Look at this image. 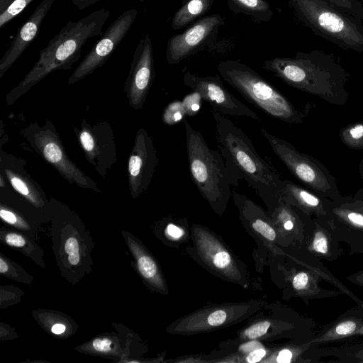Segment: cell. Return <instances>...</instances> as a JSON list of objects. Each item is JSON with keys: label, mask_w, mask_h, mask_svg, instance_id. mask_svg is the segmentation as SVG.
<instances>
[{"label": "cell", "mask_w": 363, "mask_h": 363, "mask_svg": "<svg viewBox=\"0 0 363 363\" xmlns=\"http://www.w3.org/2000/svg\"><path fill=\"white\" fill-rule=\"evenodd\" d=\"M218 147L231 178L232 186L245 181L264 201L279 204L282 181L277 170L257 152L241 128L213 110Z\"/></svg>", "instance_id": "6da1fadb"}, {"label": "cell", "mask_w": 363, "mask_h": 363, "mask_svg": "<svg viewBox=\"0 0 363 363\" xmlns=\"http://www.w3.org/2000/svg\"><path fill=\"white\" fill-rule=\"evenodd\" d=\"M264 67L285 84L323 101L343 106L349 99L347 71L336 58L324 51L296 52L294 57H277Z\"/></svg>", "instance_id": "7a4b0ae2"}, {"label": "cell", "mask_w": 363, "mask_h": 363, "mask_svg": "<svg viewBox=\"0 0 363 363\" xmlns=\"http://www.w3.org/2000/svg\"><path fill=\"white\" fill-rule=\"evenodd\" d=\"M110 15L108 9H101L79 20L69 21L40 51L38 60L23 80L7 94V104H12L52 72L70 69L81 57L85 43L102 35Z\"/></svg>", "instance_id": "3957f363"}, {"label": "cell", "mask_w": 363, "mask_h": 363, "mask_svg": "<svg viewBox=\"0 0 363 363\" xmlns=\"http://www.w3.org/2000/svg\"><path fill=\"white\" fill-rule=\"evenodd\" d=\"M219 75L247 101L269 116L287 123H302L311 111L297 108L281 92L254 69L239 60L219 62Z\"/></svg>", "instance_id": "277c9868"}, {"label": "cell", "mask_w": 363, "mask_h": 363, "mask_svg": "<svg viewBox=\"0 0 363 363\" xmlns=\"http://www.w3.org/2000/svg\"><path fill=\"white\" fill-rule=\"evenodd\" d=\"M186 145L191 179L213 206L225 205L231 195V178L220 152L211 149L203 135L184 119Z\"/></svg>", "instance_id": "5b68a950"}, {"label": "cell", "mask_w": 363, "mask_h": 363, "mask_svg": "<svg viewBox=\"0 0 363 363\" xmlns=\"http://www.w3.org/2000/svg\"><path fill=\"white\" fill-rule=\"evenodd\" d=\"M297 18L315 35L340 48L363 53V21L325 0H289Z\"/></svg>", "instance_id": "8992f818"}, {"label": "cell", "mask_w": 363, "mask_h": 363, "mask_svg": "<svg viewBox=\"0 0 363 363\" xmlns=\"http://www.w3.org/2000/svg\"><path fill=\"white\" fill-rule=\"evenodd\" d=\"M273 152L290 172L313 192L333 201H340V194L336 180L328 169L318 160L298 151L289 142L261 128Z\"/></svg>", "instance_id": "52a82bcc"}, {"label": "cell", "mask_w": 363, "mask_h": 363, "mask_svg": "<svg viewBox=\"0 0 363 363\" xmlns=\"http://www.w3.org/2000/svg\"><path fill=\"white\" fill-rule=\"evenodd\" d=\"M137 15V9L132 8L117 17L74 69L68 79V84L84 79L104 65L131 28Z\"/></svg>", "instance_id": "ba28073f"}, {"label": "cell", "mask_w": 363, "mask_h": 363, "mask_svg": "<svg viewBox=\"0 0 363 363\" xmlns=\"http://www.w3.org/2000/svg\"><path fill=\"white\" fill-rule=\"evenodd\" d=\"M225 23L220 14L201 18L184 32L169 38L166 49L169 65H177L213 42Z\"/></svg>", "instance_id": "9c48e42d"}, {"label": "cell", "mask_w": 363, "mask_h": 363, "mask_svg": "<svg viewBox=\"0 0 363 363\" xmlns=\"http://www.w3.org/2000/svg\"><path fill=\"white\" fill-rule=\"evenodd\" d=\"M183 82L213 106L214 111L223 115L259 119L255 112L225 87L218 74L201 77L186 70L183 75Z\"/></svg>", "instance_id": "30bf717a"}, {"label": "cell", "mask_w": 363, "mask_h": 363, "mask_svg": "<svg viewBox=\"0 0 363 363\" xmlns=\"http://www.w3.org/2000/svg\"><path fill=\"white\" fill-rule=\"evenodd\" d=\"M154 77L152 43L150 35L146 33L135 48L124 86L129 105L134 109L143 108Z\"/></svg>", "instance_id": "8fae6325"}, {"label": "cell", "mask_w": 363, "mask_h": 363, "mask_svg": "<svg viewBox=\"0 0 363 363\" xmlns=\"http://www.w3.org/2000/svg\"><path fill=\"white\" fill-rule=\"evenodd\" d=\"M41 155L70 183L98 191L96 184L80 170L68 157L52 128H40L29 139Z\"/></svg>", "instance_id": "7c38bea8"}, {"label": "cell", "mask_w": 363, "mask_h": 363, "mask_svg": "<svg viewBox=\"0 0 363 363\" xmlns=\"http://www.w3.org/2000/svg\"><path fill=\"white\" fill-rule=\"evenodd\" d=\"M157 162L152 138L144 128H140L128 160V182L133 195L140 194L149 186Z\"/></svg>", "instance_id": "4fadbf2b"}, {"label": "cell", "mask_w": 363, "mask_h": 363, "mask_svg": "<svg viewBox=\"0 0 363 363\" xmlns=\"http://www.w3.org/2000/svg\"><path fill=\"white\" fill-rule=\"evenodd\" d=\"M327 219L338 240L347 245L349 255L363 254V213L330 200Z\"/></svg>", "instance_id": "5bb4252c"}, {"label": "cell", "mask_w": 363, "mask_h": 363, "mask_svg": "<svg viewBox=\"0 0 363 363\" xmlns=\"http://www.w3.org/2000/svg\"><path fill=\"white\" fill-rule=\"evenodd\" d=\"M55 0H42L23 24L0 60V78L13 65L37 36L43 21Z\"/></svg>", "instance_id": "9a60e30c"}, {"label": "cell", "mask_w": 363, "mask_h": 363, "mask_svg": "<svg viewBox=\"0 0 363 363\" xmlns=\"http://www.w3.org/2000/svg\"><path fill=\"white\" fill-rule=\"evenodd\" d=\"M363 325V308L356 305L323 325L311 340L313 345L323 346L351 340Z\"/></svg>", "instance_id": "2e32d148"}, {"label": "cell", "mask_w": 363, "mask_h": 363, "mask_svg": "<svg viewBox=\"0 0 363 363\" xmlns=\"http://www.w3.org/2000/svg\"><path fill=\"white\" fill-rule=\"evenodd\" d=\"M303 242L304 250L319 260L333 262L344 254L327 218H313L312 227Z\"/></svg>", "instance_id": "e0dca14e"}, {"label": "cell", "mask_w": 363, "mask_h": 363, "mask_svg": "<svg viewBox=\"0 0 363 363\" xmlns=\"http://www.w3.org/2000/svg\"><path fill=\"white\" fill-rule=\"evenodd\" d=\"M281 200L311 217L327 218L330 200L288 179L282 181Z\"/></svg>", "instance_id": "ac0fdd59"}, {"label": "cell", "mask_w": 363, "mask_h": 363, "mask_svg": "<svg viewBox=\"0 0 363 363\" xmlns=\"http://www.w3.org/2000/svg\"><path fill=\"white\" fill-rule=\"evenodd\" d=\"M101 129L102 128L99 127V133H96V127L90 128L86 123L83 122L79 139L88 160L102 175L115 160L108 156V149H106L108 145L114 143L102 145L104 140H102Z\"/></svg>", "instance_id": "d6986e66"}, {"label": "cell", "mask_w": 363, "mask_h": 363, "mask_svg": "<svg viewBox=\"0 0 363 363\" xmlns=\"http://www.w3.org/2000/svg\"><path fill=\"white\" fill-rule=\"evenodd\" d=\"M307 352V358L315 363L321 362L325 357H333L328 362L363 363V342L333 347L313 345Z\"/></svg>", "instance_id": "ffe728a7"}, {"label": "cell", "mask_w": 363, "mask_h": 363, "mask_svg": "<svg viewBox=\"0 0 363 363\" xmlns=\"http://www.w3.org/2000/svg\"><path fill=\"white\" fill-rule=\"evenodd\" d=\"M214 0H183L180 9L174 14L172 28L177 30L203 16L211 8Z\"/></svg>", "instance_id": "44dd1931"}, {"label": "cell", "mask_w": 363, "mask_h": 363, "mask_svg": "<svg viewBox=\"0 0 363 363\" xmlns=\"http://www.w3.org/2000/svg\"><path fill=\"white\" fill-rule=\"evenodd\" d=\"M229 9L234 13L248 16L258 22H267L274 12L266 0H227Z\"/></svg>", "instance_id": "7402d4cb"}, {"label": "cell", "mask_w": 363, "mask_h": 363, "mask_svg": "<svg viewBox=\"0 0 363 363\" xmlns=\"http://www.w3.org/2000/svg\"><path fill=\"white\" fill-rule=\"evenodd\" d=\"M5 174L10 184L16 191L27 197L32 202L37 201L38 192L35 189L36 186L30 179L9 169H5Z\"/></svg>", "instance_id": "603a6c76"}, {"label": "cell", "mask_w": 363, "mask_h": 363, "mask_svg": "<svg viewBox=\"0 0 363 363\" xmlns=\"http://www.w3.org/2000/svg\"><path fill=\"white\" fill-rule=\"evenodd\" d=\"M340 140L349 148L363 149V121L350 124L340 130Z\"/></svg>", "instance_id": "cb8c5ba5"}, {"label": "cell", "mask_w": 363, "mask_h": 363, "mask_svg": "<svg viewBox=\"0 0 363 363\" xmlns=\"http://www.w3.org/2000/svg\"><path fill=\"white\" fill-rule=\"evenodd\" d=\"M337 9L363 21V4L359 0H325Z\"/></svg>", "instance_id": "d4e9b609"}, {"label": "cell", "mask_w": 363, "mask_h": 363, "mask_svg": "<svg viewBox=\"0 0 363 363\" xmlns=\"http://www.w3.org/2000/svg\"><path fill=\"white\" fill-rule=\"evenodd\" d=\"M186 111L182 101H175L164 109L162 120L167 125H173L184 119Z\"/></svg>", "instance_id": "484cf974"}, {"label": "cell", "mask_w": 363, "mask_h": 363, "mask_svg": "<svg viewBox=\"0 0 363 363\" xmlns=\"http://www.w3.org/2000/svg\"><path fill=\"white\" fill-rule=\"evenodd\" d=\"M33 0H15L0 13V28L20 14Z\"/></svg>", "instance_id": "4316f807"}, {"label": "cell", "mask_w": 363, "mask_h": 363, "mask_svg": "<svg viewBox=\"0 0 363 363\" xmlns=\"http://www.w3.org/2000/svg\"><path fill=\"white\" fill-rule=\"evenodd\" d=\"M138 267L142 275L147 279L154 278L157 273L156 264L147 255L141 256L138 259Z\"/></svg>", "instance_id": "83f0119b"}, {"label": "cell", "mask_w": 363, "mask_h": 363, "mask_svg": "<svg viewBox=\"0 0 363 363\" xmlns=\"http://www.w3.org/2000/svg\"><path fill=\"white\" fill-rule=\"evenodd\" d=\"M337 202L342 206L363 213V189L357 190L353 196H342Z\"/></svg>", "instance_id": "f1b7e54d"}, {"label": "cell", "mask_w": 363, "mask_h": 363, "mask_svg": "<svg viewBox=\"0 0 363 363\" xmlns=\"http://www.w3.org/2000/svg\"><path fill=\"white\" fill-rule=\"evenodd\" d=\"M201 97L196 92L187 95L182 101L186 115L193 116L196 114L201 108Z\"/></svg>", "instance_id": "f546056e"}, {"label": "cell", "mask_w": 363, "mask_h": 363, "mask_svg": "<svg viewBox=\"0 0 363 363\" xmlns=\"http://www.w3.org/2000/svg\"><path fill=\"white\" fill-rule=\"evenodd\" d=\"M252 228L269 240H274L276 238V232L264 220L257 218L252 224Z\"/></svg>", "instance_id": "4dcf8cb0"}, {"label": "cell", "mask_w": 363, "mask_h": 363, "mask_svg": "<svg viewBox=\"0 0 363 363\" xmlns=\"http://www.w3.org/2000/svg\"><path fill=\"white\" fill-rule=\"evenodd\" d=\"M211 259L213 264L220 269L228 268L231 264V257L230 254L222 249H219V250L216 252L212 255Z\"/></svg>", "instance_id": "1f68e13d"}, {"label": "cell", "mask_w": 363, "mask_h": 363, "mask_svg": "<svg viewBox=\"0 0 363 363\" xmlns=\"http://www.w3.org/2000/svg\"><path fill=\"white\" fill-rule=\"evenodd\" d=\"M270 325L268 321L256 323L245 331V335L250 339H255L264 335Z\"/></svg>", "instance_id": "d6a6232c"}, {"label": "cell", "mask_w": 363, "mask_h": 363, "mask_svg": "<svg viewBox=\"0 0 363 363\" xmlns=\"http://www.w3.org/2000/svg\"><path fill=\"white\" fill-rule=\"evenodd\" d=\"M226 319V313L222 310L212 313L208 318V323L212 326L222 324Z\"/></svg>", "instance_id": "836d02e7"}, {"label": "cell", "mask_w": 363, "mask_h": 363, "mask_svg": "<svg viewBox=\"0 0 363 363\" xmlns=\"http://www.w3.org/2000/svg\"><path fill=\"white\" fill-rule=\"evenodd\" d=\"M111 340L104 339H95L92 342L93 347L99 352H108L111 350Z\"/></svg>", "instance_id": "e575fe53"}, {"label": "cell", "mask_w": 363, "mask_h": 363, "mask_svg": "<svg viewBox=\"0 0 363 363\" xmlns=\"http://www.w3.org/2000/svg\"><path fill=\"white\" fill-rule=\"evenodd\" d=\"M5 240L6 242L11 246L23 247L25 245L24 238L16 233H9Z\"/></svg>", "instance_id": "d590c367"}, {"label": "cell", "mask_w": 363, "mask_h": 363, "mask_svg": "<svg viewBox=\"0 0 363 363\" xmlns=\"http://www.w3.org/2000/svg\"><path fill=\"white\" fill-rule=\"evenodd\" d=\"M65 250L68 254H74L79 252V243L76 238H69L66 240Z\"/></svg>", "instance_id": "8d00e7d4"}, {"label": "cell", "mask_w": 363, "mask_h": 363, "mask_svg": "<svg viewBox=\"0 0 363 363\" xmlns=\"http://www.w3.org/2000/svg\"><path fill=\"white\" fill-rule=\"evenodd\" d=\"M346 279L355 285L363 287V269L347 276Z\"/></svg>", "instance_id": "74e56055"}, {"label": "cell", "mask_w": 363, "mask_h": 363, "mask_svg": "<svg viewBox=\"0 0 363 363\" xmlns=\"http://www.w3.org/2000/svg\"><path fill=\"white\" fill-rule=\"evenodd\" d=\"M266 354L264 349H257L253 350L247 356V360L250 363H255L260 361Z\"/></svg>", "instance_id": "f35d334b"}, {"label": "cell", "mask_w": 363, "mask_h": 363, "mask_svg": "<svg viewBox=\"0 0 363 363\" xmlns=\"http://www.w3.org/2000/svg\"><path fill=\"white\" fill-rule=\"evenodd\" d=\"M101 1L102 0H72V3L79 10L82 11L88 7L92 6Z\"/></svg>", "instance_id": "ab89813d"}, {"label": "cell", "mask_w": 363, "mask_h": 363, "mask_svg": "<svg viewBox=\"0 0 363 363\" xmlns=\"http://www.w3.org/2000/svg\"><path fill=\"white\" fill-rule=\"evenodd\" d=\"M1 218L10 224H14L17 222V218L13 213L4 208L0 211Z\"/></svg>", "instance_id": "60d3db41"}, {"label": "cell", "mask_w": 363, "mask_h": 363, "mask_svg": "<svg viewBox=\"0 0 363 363\" xmlns=\"http://www.w3.org/2000/svg\"><path fill=\"white\" fill-rule=\"evenodd\" d=\"M167 232L170 236L175 238H179L183 235L182 230L173 224L167 225Z\"/></svg>", "instance_id": "b9f144b4"}, {"label": "cell", "mask_w": 363, "mask_h": 363, "mask_svg": "<svg viewBox=\"0 0 363 363\" xmlns=\"http://www.w3.org/2000/svg\"><path fill=\"white\" fill-rule=\"evenodd\" d=\"M350 298L354 301V302L357 304H359L362 306L363 308V301L359 299L354 294H353ZM357 336H363V325L362 326L359 328V330L356 333V337Z\"/></svg>", "instance_id": "7bdbcfd3"}, {"label": "cell", "mask_w": 363, "mask_h": 363, "mask_svg": "<svg viewBox=\"0 0 363 363\" xmlns=\"http://www.w3.org/2000/svg\"><path fill=\"white\" fill-rule=\"evenodd\" d=\"M51 330L54 334H62L65 330V326L60 323H56L52 327Z\"/></svg>", "instance_id": "ee69618b"}, {"label": "cell", "mask_w": 363, "mask_h": 363, "mask_svg": "<svg viewBox=\"0 0 363 363\" xmlns=\"http://www.w3.org/2000/svg\"><path fill=\"white\" fill-rule=\"evenodd\" d=\"M79 260H80V257H79V252L74 253V254H70L68 256V261L72 265L77 264L79 263Z\"/></svg>", "instance_id": "f6af8a7d"}, {"label": "cell", "mask_w": 363, "mask_h": 363, "mask_svg": "<svg viewBox=\"0 0 363 363\" xmlns=\"http://www.w3.org/2000/svg\"><path fill=\"white\" fill-rule=\"evenodd\" d=\"M15 0H0V13H3Z\"/></svg>", "instance_id": "bcb514c9"}, {"label": "cell", "mask_w": 363, "mask_h": 363, "mask_svg": "<svg viewBox=\"0 0 363 363\" xmlns=\"http://www.w3.org/2000/svg\"><path fill=\"white\" fill-rule=\"evenodd\" d=\"M7 270L8 266L6 263L2 259H0V272L5 273Z\"/></svg>", "instance_id": "7dc6e473"}, {"label": "cell", "mask_w": 363, "mask_h": 363, "mask_svg": "<svg viewBox=\"0 0 363 363\" xmlns=\"http://www.w3.org/2000/svg\"><path fill=\"white\" fill-rule=\"evenodd\" d=\"M359 172L362 179L363 180V158L361 160L359 164Z\"/></svg>", "instance_id": "c3c4849f"}, {"label": "cell", "mask_w": 363, "mask_h": 363, "mask_svg": "<svg viewBox=\"0 0 363 363\" xmlns=\"http://www.w3.org/2000/svg\"><path fill=\"white\" fill-rule=\"evenodd\" d=\"M0 184H1L0 185L1 187H4V179H3L2 176L0 177Z\"/></svg>", "instance_id": "681fc988"}, {"label": "cell", "mask_w": 363, "mask_h": 363, "mask_svg": "<svg viewBox=\"0 0 363 363\" xmlns=\"http://www.w3.org/2000/svg\"><path fill=\"white\" fill-rule=\"evenodd\" d=\"M363 4V0H359Z\"/></svg>", "instance_id": "f907efd6"}]
</instances>
